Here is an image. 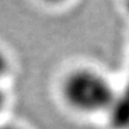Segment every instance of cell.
<instances>
[{
  "instance_id": "4",
  "label": "cell",
  "mask_w": 129,
  "mask_h": 129,
  "mask_svg": "<svg viewBox=\"0 0 129 129\" xmlns=\"http://www.w3.org/2000/svg\"><path fill=\"white\" fill-rule=\"evenodd\" d=\"M40 1H42L46 5H49V6H59V5L66 3L67 0H40Z\"/></svg>"
},
{
  "instance_id": "5",
  "label": "cell",
  "mask_w": 129,
  "mask_h": 129,
  "mask_svg": "<svg viewBox=\"0 0 129 129\" xmlns=\"http://www.w3.org/2000/svg\"><path fill=\"white\" fill-rule=\"evenodd\" d=\"M0 129H23L17 124H11V123H6V124H0Z\"/></svg>"
},
{
  "instance_id": "3",
  "label": "cell",
  "mask_w": 129,
  "mask_h": 129,
  "mask_svg": "<svg viewBox=\"0 0 129 129\" xmlns=\"http://www.w3.org/2000/svg\"><path fill=\"white\" fill-rule=\"evenodd\" d=\"M6 103H7V96H6V92L4 91V88L0 86V114H1L3 110L5 109Z\"/></svg>"
},
{
  "instance_id": "1",
  "label": "cell",
  "mask_w": 129,
  "mask_h": 129,
  "mask_svg": "<svg viewBox=\"0 0 129 129\" xmlns=\"http://www.w3.org/2000/svg\"><path fill=\"white\" fill-rule=\"evenodd\" d=\"M60 94L69 109L84 115L110 110L116 103V92L110 80L91 67L71 69L61 80Z\"/></svg>"
},
{
  "instance_id": "2",
  "label": "cell",
  "mask_w": 129,
  "mask_h": 129,
  "mask_svg": "<svg viewBox=\"0 0 129 129\" xmlns=\"http://www.w3.org/2000/svg\"><path fill=\"white\" fill-rule=\"evenodd\" d=\"M10 66H11V63H10V59L7 54L0 49V80L9 73Z\"/></svg>"
}]
</instances>
